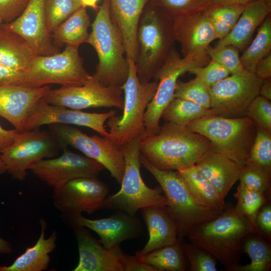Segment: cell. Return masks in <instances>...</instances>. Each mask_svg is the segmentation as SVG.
I'll use <instances>...</instances> for the list:
<instances>
[{
    "mask_svg": "<svg viewBox=\"0 0 271 271\" xmlns=\"http://www.w3.org/2000/svg\"><path fill=\"white\" fill-rule=\"evenodd\" d=\"M43 99L52 105L77 110L112 107L122 110L124 103L120 87L104 86L93 78L83 85L50 89Z\"/></svg>",
    "mask_w": 271,
    "mask_h": 271,
    "instance_id": "obj_14",
    "label": "cell"
},
{
    "mask_svg": "<svg viewBox=\"0 0 271 271\" xmlns=\"http://www.w3.org/2000/svg\"><path fill=\"white\" fill-rule=\"evenodd\" d=\"M255 234L249 221L235 207H229L218 216L194 227L187 237L226 268L232 271L241 259L242 244L248 234Z\"/></svg>",
    "mask_w": 271,
    "mask_h": 271,
    "instance_id": "obj_2",
    "label": "cell"
},
{
    "mask_svg": "<svg viewBox=\"0 0 271 271\" xmlns=\"http://www.w3.org/2000/svg\"><path fill=\"white\" fill-rule=\"evenodd\" d=\"M177 172L198 202L209 209L224 211L226 208L224 199L198 171L195 165Z\"/></svg>",
    "mask_w": 271,
    "mask_h": 271,
    "instance_id": "obj_29",
    "label": "cell"
},
{
    "mask_svg": "<svg viewBox=\"0 0 271 271\" xmlns=\"http://www.w3.org/2000/svg\"><path fill=\"white\" fill-rule=\"evenodd\" d=\"M90 25L86 8L81 7L54 30L51 34L53 42L57 47L63 44L79 47L87 42Z\"/></svg>",
    "mask_w": 271,
    "mask_h": 271,
    "instance_id": "obj_30",
    "label": "cell"
},
{
    "mask_svg": "<svg viewBox=\"0 0 271 271\" xmlns=\"http://www.w3.org/2000/svg\"><path fill=\"white\" fill-rule=\"evenodd\" d=\"M191 271H216V259L208 252L190 242L182 244Z\"/></svg>",
    "mask_w": 271,
    "mask_h": 271,
    "instance_id": "obj_43",
    "label": "cell"
},
{
    "mask_svg": "<svg viewBox=\"0 0 271 271\" xmlns=\"http://www.w3.org/2000/svg\"><path fill=\"white\" fill-rule=\"evenodd\" d=\"M7 172L6 168L2 158V154L0 152V176Z\"/></svg>",
    "mask_w": 271,
    "mask_h": 271,
    "instance_id": "obj_56",
    "label": "cell"
},
{
    "mask_svg": "<svg viewBox=\"0 0 271 271\" xmlns=\"http://www.w3.org/2000/svg\"><path fill=\"white\" fill-rule=\"evenodd\" d=\"M37 56L21 36L0 26V64L25 73Z\"/></svg>",
    "mask_w": 271,
    "mask_h": 271,
    "instance_id": "obj_28",
    "label": "cell"
},
{
    "mask_svg": "<svg viewBox=\"0 0 271 271\" xmlns=\"http://www.w3.org/2000/svg\"><path fill=\"white\" fill-rule=\"evenodd\" d=\"M81 6L86 8L90 7L92 8L96 12L99 9V7L97 5L98 0H80Z\"/></svg>",
    "mask_w": 271,
    "mask_h": 271,
    "instance_id": "obj_55",
    "label": "cell"
},
{
    "mask_svg": "<svg viewBox=\"0 0 271 271\" xmlns=\"http://www.w3.org/2000/svg\"><path fill=\"white\" fill-rule=\"evenodd\" d=\"M248 234L243 240L242 247L250 258L248 264L234 267L232 271H268L271 267V246L257 234Z\"/></svg>",
    "mask_w": 271,
    "mask_h": 271,
    "instance_id": "obj_32",
    "label": "cell"
},
{
    "mask_svg": "<svg viewBox=\"0 0 271 271\" xmlns=\"http://www.w3.org/2000/svg\"><path fill=\"white\" fill-rule=\"evenodd\" d=\"M60 146L50 131L37 128L19 131L12 145L1 152L6 171L13 178L23 181L29 170L54 156Z\"/></svg>",
    "mask_w": 271,
    "mask_h": 271,
    "instance_id": "obj_13",
    "label": "cell"
},
{
    "mask_svg": "<svg viewBox=\"0 0 271 271\" xmlns=\"http://www.w3.org/2000/svg\"><path fill=\"white\" fill-rule=\"evenodd\" d=\"M245 5L234 4L210 7L204 12L213 26L215 38L220 40L233 28Z\"/></svg>",
    "mask_w": 271,
    "mask_h": 271,
    "instance_id": "obj_35",
    "label": "cell"
},
{
    "mask_svg": "<svg viewBox=\"0 0 271 271\" xmlns=\"http://www.w3.org/2000/svg\"><path fill=\"white\" fill-rule=\"evenodd\" d=\"M13 251L10 242L0 236V254H9Z\"/></svg>",
    "mask_w": 271,
    "mask_h": 271,
    "instance_id": "obj_54",
    "label": "cell"
},
{
    "mask_svg": "<svg viewBox=\"0 0 271 271\" xmlns=\"http://www.w3.org/2000/svg\"><path fill=\"white\" fill-rule=\"evenodd\" d=\"M246 164L256 167L271 176V134L256 127L255 138Z\"/></svg>",
    "mask_w": 271,
    "mask_h": 271,
    "instance_id": "obj_38",
    "label": "cell"
},
{
    "mask_svg": "<svg viewBox=\"0 0 271 271\" xmlns=\"http://www.w3.org/2000/svg\"><path fill=\"white\" fill-rule=\"evenodd\" d=\"M246 116L253 121L256 127L271 134L270 100L259 95L248 106Z\"/></svg>",
    "mask_w": 271,
    "mask_h": 271,
    "instance_id": "obj_44",
    "label": "cell"
},
{
    "mask_svg": "<svg viewBox=\"0 0 271 271\" xmlns=\"http://www.w3.org/2000/svg\"><path fill=\"white\" fill-rule=\"evenodd\" d=\"M203 82L209 88L228 76L229 72L218 62L211 60L204 66L191 69L189 72Z\"/></svg>",
    "mask_w": 271,
    "mask_h": 271,
    "instance_id": "obj_45",
    "label": "cell"
},
{
    "mask_svg": "<svg viewBox=\"0 0 271 271\" xmlns=\"http://www.w3.org/2000/svg\"><path fill=\"white\" fill-rule=\"evenodd\" d=\"M137 42L134 64L137 76L141 82H148L154 78L174 48L172 17L149 3L139 23Z\"/></svg>",
    "mask_w": 271,
    "mask_h": 271,
    "instance_id": "obj_4",
    "label": "cell"
},
{
    "mask_svg": "<svg viewBox=\"0 0 271 271\" xmlns=\"http://www.w3.org/2000/svg\"><path fill=\"white\" fill-rule=\"evenodd\" d=\"M50 89L48 85L31 87L21 85L0 86V116L22 131L25 119L32 108Z\"/></svg>",
    "mask_w": 271,
    "mask_h": 271,
    "instance_id": "obj_22",
    "label": "cell"
},
{
    "mask_svg": "<svg viewBox=\"0 0 271 271\" xmlns=\"http://www.w3.org/2000/svg\"><path fill=\"white\" fill-rule=\"evenodd\" d=\"M50 131L61 146H70L100 163L121 183L125 168L121 147L111 138L89 136L77 128L63 124H49Z\"/></svg>",
    "mask_w": 271,
    "mask_h": 271,
    "instance_id": "obj_11",
    "label": "cell"
},
{
    "mask_svg": "<svg viewBox=\"0 0 271 271\" xmlns=\"http://www.w3.org/2000/svg\"><path fill=\"white\" fill-rule=\"evenodd\" d=\"M116 113L115 110L104 113L86 112L81 110L52 105L42 98L28 113L22 131L33 130L45 124L58 123L87 127L102 137H110L104 123Z\"/></svg>",
    "mask_w": 271,
    "mask_h": 271,
    "instance_id": "obj_16",
    "label": "cell"
},
{
    "mask_svg": "<svg viewBox=\"0 0 271 271\" xmlns=\"http://www.w3.org/2000/svg\"><path fill=\"white\" fill-rule=\"evenodd\" d=\"M270 13L271 0H256L245 5L233 28L215 46L231 45L239 50L243 49Z\"/></svg>",
    "mask_w": 271,
    "mask_h": 271,
    "instance_id": "obj_26",
    "label": "cell"
},
{
    "mask_svg": "<svg viewBox=\"0 0 271 271\" xmlns=\"http://www.w3.org/2000/svg\"><path fill=\"white\" fill-rule=\"evenodd\" d=\"M24 80V73L9 69L0 64V86L22 85Z\"/></svg>",
    "mask_w": 271,
    "mask_h": 271,
    "instance_id": "obj_48",
    "label": "cell"
},
{
    "mask_svg": "<svg viewBox=\"0 0 271 271\" xmlns=\"http://www.w3.org/2000/svg\"><path fill=\"white\" fill-rule=\"evenodd\" d=\"M3 23L2 19L0 18V26Z\"/></svg>",
    "mask_w": 271,
    "mask_h": 271,
    "instance_id": "obj_57",
    "label": "cell"
},
{
    "mask_svg": "<svg viewBox=\"0 0 271 271\" xmlns=\"http://www.w3.org/2000/svg\"><path fill=\"white\" fill-rule=\"evenodd\" d=\"M234 196L237 200L235 208L249 221L255 232L256 216L269 198L263 193L247 188L240 183Z\"/></svg>",
    "mask_w": 271,
    "mask_h": 271,
    "instance_id": "obj_36",
    "label": "cell"
},
{
    "mask_svg": "<svg viewBox=\"0 0 271 271\" xmlns=\"http://www.w3.org/2000/svg\"><path fill=\"white\" fill-rule=\"evenodd\" d=\"M19 130L6 129L0 125V152L9 147L14 142Z\"/></svg>",
    "mask_w": 271,
    "mask_h": 271,
    "instance_id": "obj_51",
    "label": "cell"
},
{
    "mask_svg": "<svg viewBox=\"0 0 271 271\" xmlns=\"http://www.w3.org/2000/svg\"><path fill=\"white\" fill-rule=\"evenodd\" d=\"M39 222L41 233L36 243L27 248L11 265H0V271H42L48 268L50 262L49 254L56 247L57 235L56 231H54L46 238V221L41 218Z\"/></svg>",
    "mask_w": 271,
    "mask_h": 271,
    "instance_id": "obj_27",
    "label": "cell"
},
{
    "mask_svg": "<svg viewBox=\"0 0 271 271\" xmlns=\"http://www.w3.org/2000/svg\"><path fill=\"white\" fill-rule=\"evenodd\" d=\"M79 47L66 45L62 52L49 56L37 55L24 73L21 85L39 87L49 84L81 86L93 77L83 66Z\"/></svg>",
    "mask_w": 271,
    "mask_h": 271,
    "instance_id": "obj_9",
    "label": "cell"
},
{
    "mask_svg": "<svg viewBox=\"0 0 271 271\" xmlns=\"http://www.w3.org/2000/svg\"><path fill=\"white\" fill-rule=\"evenodd\" d=\"M66 217L73 226H83L95 232L100 238V242L107 248L137 238L143 231L142 223L136 216L120 211H115L110 216L99 219H90L82 214Z\"/></svg>",
    "mask_w": 271,
    "mask_h": 271,
    "instance_id": "obj_19",
    "label": "cell"
},
{
    "mask_svg": "<svg viewBox=\"0 0 271 271\" xmlns=\"http://www.w3.org/2000/svg\"><path fill=\"white\" fill-rule=\"evenodd\" d=\"M263 80L245 69L220 80L209 88L211 103L207 114L246 116L248 106L259 95Z\"/></svg>",
    "mask_w": 271,
    "mask_h": 271,
    "instance_id": "obj_12",
    "label": "cell"
},
{
    "mask_svg": "<svg viewBox=\"0 0 271 271\" xmlns=\"http://www.w3.org/2000/svg\"><path fill=\"white\" fill-rule=\"evenodd\" d=\"M211 150L206 137L169 122L158 133L145 134L140 146L141 154L161 170L178 171L194 165Z\"/></svg>",
    "mask_w": 271,
    "mask_h": 271,
    "instance_id": "obj_1",
    "label": "cell"
},
{
    "mask_svg": "<svg viewBox=\"0 0 271 271\" xmlns=\"http://www.w3.org/2000/svg\"><path fill=\"white\" fill-rule=\"evenodd\" d=\"M208 109L194 102L174 97L164 110L161 117L166 122L186 127L207 115Z\"/></svg>",
    "mask_w": 271,
    "mask_h": 271,
    "instance_id": "obj_34",
    "label": "cell"
},
{
    "mask_svg": "<svg viewBox=\"0 0 271 271\" xmlns=\"http://www.w3.org/2000/svg\"><path fill=\"white\" fill-rule=\"evenodd\" d=\"M186 127L206 137L211 143V151L241 167L247 162L256 133V125L246 116L230 118L207 114Z\"/></svg>",
    "mask_w": 271,
    "mask_h": 271,
    "instance_id": "obj_5",
    "label": "cell"
},
{
    "mask_svg": "<svg viewBox=\"0 0 271 271\" xmlns=\"http://www.w3.org/2000/svg\"><path fill=\"white\" fill-rule=\"evenodd\" d=\"M145 136L138 137L121 146L125 168L121 188L116 193L107 195L101 208L136 216L139 210L145 207L166 206V199L160 186L150 188L141 174L140 146Z\"/></svg>",
    "mask_w": 271,
    "mask_h": 271,
    "instance_id": "obj_6",
    "label": "cell"
},
{
    "mask_svg": "<svg viewBox=\"0 0 271 271\" xmlns=\"http://www.w3.org/2000/svg\"><path fill=\"white\" fill-rule=\"evenodd\" d=\"M138 257L157 271H184L187 268V258L180 239L174 244Z\"/></svg>",
    "mask_w": 271,
    "mask_h": 271,
    "instance_id": "obj_31",
    "label": "cell"
},
{
    "mask_svg": "<svg viewBox=\"0 0 271 271\" xmlns=\"http://www.w3.org/2000/svg\"><path fill=\"white\" fill-rule=\"evenodd\" d=\"M195 166L224 199L239 180L241 168L226 157L211 151L204 155Z\"/></svg>",
    "mask_w": 271,
    "mask_h": 271,
    "instance_id": "obj_25",
    "label": "cell"
},
{
    "mask_svg": "<svg viewBox=\"0 0 271 271\" xmlns=\"http://www.w3.org/2000/svg\"><path fill=\"white\" fill-rule=\"evenodd\" d=\"M44 3L45 0H30L19 17L1 25L23 37L37 55L49 56L60 52L47 30Z\"/></svg>",
    "mask_w": 271,
    "mask_h": 271,
    "instance_id": "obj_18",
    "label": "cell"
},
{
    "mask_svg": "<svg viewBox=\"0 0 271 271\" xmlns=\"http://www.w3.org/2000/svg\"><path fill=\"white\" fill-rule=\"evenodd\" d=\"M271 176L259 168L246 164L241 168L239 181L247 188L270 196Z\"/></svg>",
    "mask_w": 271,
    "mask_h": 271,
    "instance_id": "obj_41",
    "label": "cell"
},
{
    "mask_svg": "<svg viewBox=\"0 0 271 271\" xmlns=\"http://www.w3.org/2000/svg\"><path fill=\"white\" fill-rule=\"evenodd\" d=\"M174 97L194 102L207 109L211 107L209 88L196 77L187 82L178 80Z\"/></svg>",
    "mask_w": 271,
    "mask_h": 271,
    "instance_id": "obj_39",
    "label": "cell"
},
{
    "mask_svg": "<svg viewBox=\"0 0 271 271\" xmlns=\"http://www.w3.org/2000/svg\"><path fill=\"white\" fill-rule=\"evenodd\" d=\"M30 0H0V18L3 23H10L19 17Z\"/></svg>",
    "mask_w": 271,
    "mask_h": 271,
    "instance_id": "obj_46",
    "label": "cell"
},
{
    "mask_svg": "<svg viewBox=\"0 0 271 271\" xmlns=\"http://www.w3.org/2000/svg\"><path fill=\"white\" fill-rule=\"evenodd\" d=\"M150 0H109L111 17L122 38L127 59L136 60L137 33L142 14Z\"/></svg>",
    "mask_w": 271,
    "mask_h": 271,
    "instance_id": "obj_23",
    "label": "cell"
},
{
    "mask_svg": "<svg viewBox=\"0 0 271 271\" xmlns=\"http://www.w3.org/2000/svg\"><path fill=\"white\" fill-rule=\"evenodd\" d=\"M254 73L262 79L271 77V53L257 63Z\"/></svg>",
    "mask_w": 271,
    "mask_h": 271,
    "instance_id": "obj_50",
    "label": "cell"
},
{
    "mask_svg": "<svg viewBox=\"0 0 271 271\" xmlns=\"http://www.w3.org/2000/svg\"><path fill=\"white\" fill-rule=\"evenodd\" d=\"M140 161L159 183L166 199L165 207L175 223L179 239L187 236L197 225L223 212L209 209L198 202L177 171L157 169L141 154Z\"/></svg>",
    "mask_w": 271,
    "mask_h": 271,
    "instance_id": "obj_7",
    "label": "cell"
},
{
    "mask_svg": "<svg viewBox=\"0 0 271 271\" xmlns=\"http://www.w3.org/2000/svg\"><path fill=\"white\" fill-rule=\"evenodd\" d=\"M259 95L269 100H271V78L270 77L263 79L261 84Z\"/></svg>",
    "mask_w": 271,
    "mask_h": 271,
    "instance_id": "obj_53",
    "label": "cell"
},
{
    "mask_svg": "<svg viewBox=\"0 0 271 271\" xmlns=\"http://www.w3.org/2000/svg\"><path fill=\"white\" fill-rule=\"evenodd\" d=\"M81 6L80 0H45L46 26L51 35L54 30Z\"/></svg>",
    "mask_w": 271,
    "mask_h": 271,
    "instance_id": "obj_37",
    "label": "cell"
},
{
    "mask_svg": "<svg viewBox=\"0 0 271 271\" xmlns=\"http://www.w3.org/2000/svg\"><path fill=\"white\" fill-rule=\"evenodd\" d=\"M141 211L149 239L135 255L143 256L154 250L174 244L179 240L175 223L165 207H147L141 209Z\"/></svg>",
    "mask_w": 271,
    "mask_h": 271,
    "instance_id": "obj_24",
    "label": "cell"
},
{
    "mask_svg": "<svg viewBox=\"0 0 271 271\" xmlns=\"http://www.w3.org/2000/svg\"><path fill=\"white\" fill-rule=\"evenodd\" d=\"M149 3L172 18L204 12L210 6V0H150Z\"/></svg>",
    "mask_w": 271,
    "mask_h": 271,
    "instance_id": "obj_40",
    "label": "cell"
},
{
    "mask_svg": "<svg viewBox=\"0 0 271 271\" xmlns=\"http://www.w3.org/2000/svg\"><path fill=\"white\" fill-rule=\"evenodd\" d=\"M172 18L174 38L181 46L183 57L208 55L206 49L216 38L205 13Z\"/></svg>",
    "mask_w": 271,
    "mask_h": 271,
    "instance_id": "obj_21",
    "label": "cell"
},
{
    "mask_svg": "<svg viewBox=\"0 0 271 271\" xmlns=\"http://www.w3.org/2000/svg\"><path fill=\"white\" fill-rule=\"evenodd\" d=\"M96 13L87 42L98 59L92 76L104 86L121 87L128 76L129 63L121 35L110 16L109 0H104Z\"/></svg>",
    "mask_w": 271,
    "mask_h": 271,
    "instance_id": "obj_3",
    "label": "cell"
},
{
    "mask_svg": "<svg viewBox=\"0 0 271 271\" xmlns=\"http://www.w3.org/2000/svg\"><path fill=\"white\" fill-rule=\"evenodd\" d=\"M104 169L99 162L64 149L60 156L43 159L31 170L38 178L56 188L75 179L97 177Z\"/></svg>",
    "mask_w": 271,
    "mask_h": 271,
    "instance_id": "obj_17",
    "label": "cell"
},
{
    "mask_svg": "<svg viewBox=\"0 0 271 271\" xmlns=\"http://www.w3.org/2000/svg\"><path fill=\"white\" fill-rule=\"evenodd\" d=\"M256 0H210V7L239 4L246 5Z\"/></svg>",
    "mask_w": 271,
    "mask_h": 271,
    "instance_id": "obj_52",
    "label": "cell"
},
{
    "mask_svg": "<svg viewBox=\"0 0 271 271\" xmlns=\"http://www.w3.org/2000/svg\"><path fill=\"white\" fill-rule=\"evenodd\" d=\"M271 15L269 14L259 26L257 34L241 57L243 67L253 73L257 63L270 53Z\"/></svg>",
    "mask_w": 271,
    "mask_h": 271,
    "instance_id": "obj_33",
    "label": "cell"
},
{
    "mask_svg": "<svg viewBox=\"0 0 271 271\" xmlns=\"http://www.w3.org/2000/svg\"><path fill=\"white\" fill-rule=\"evenodd\" d=\"M256 234L270 241L271 239V205L266 202L258 211L255 219Z\"/></svg>",
    "mask_w": 271,
    "mask_h": 271,
    "instance_id": "obj_47",
    "label": "cell"
},
{
    "mask_svg": "<svg viewBox=\"0 0 271 271\" xmlns=\"http://www.w3.org/2000/svg\"><path fill=\"white\" fill-rule=\"evenodd\" d=\"M73 227L79 252L78 263L73 271H123L124 253L120 245L107 248L87 228Z\"/></svg>",
    "mask_w": 271,
    "mask_h": 271,
    "instance_id": "obj_20",
    "label": "cell"
},
{
    "mask_svg": "<svg viewBox=\"0 0 271 271\" xmlns=\"http://www.w3.org/2000/svg\"><path fill=\"white\" fill-rule=\"evenodd\" d=\"M109 192L107 185L97 177L77 178L54 188L53 204L66 217L91 214L102 208Z\"/></svg>",
    "mask_w": 271,
    "mask_h": 271,
    "instance_id": "obj_15",
    "label": "cell"
},
{
    "mask_svg": "<svg viewBox=\"0 0 271 271\" xmlns=\"http://www.w3.org/2000/svg\"><path fill=\"white\" fill-rule=\"evenodd\" d=\"M239 51L237 48L231 45L214 47L209 46L206 49L211 60L219 63L231 74L244 69L240 61Z\"/></svg>",
    "mask_w": 271,
    "mask_h": 271,
    "instance_id": "obj_42",
    "label": "cell"
},
{
    "mask_svg": "<svg viewBox=\"0 0 271 271\" xmlns=\"http://www.w3.org/2000/svg\"><path fill=\"white\" fill-rule=\"evenodd\" d=\"M128 61V76L121 87L124 92L122 114L115 115L106 121L110 138L120 147L146 134L145 114L158 84L156 80L141 82L137 76L134 61L130 59Z\"/></svg>",
    "mask_w": 271,
    "mask_h": 271,
    "instance_id": "obj_8",
    "label": "cell"
},
{
    "mask_svg": "<svg viewBox=\"0 0 271 271\" xmlns=\"http://www.w3.org/2000/svg\"><path fill=\"white\" fill-rule=\"evenodd\" d=\"M209 61L210 57L208 55L181 57L174 47L171 50L154 78L158 81V84L145 114L146 135L156 134L159 131L162 114L175 97L174 92L179 77L191 69L204 66Z\"/></svg>",
    "mask_w": 271,
    "mask_h": 271,
    "instance_id": "obj_10",
    "label": "cell"
},
{
    "mask_svg": "<svg viewBox=\"0 0 271 271\" xmlns=\"http://www.w3.org/2000/svg\"><path fill=\"white\" fill-rule=\"evenodd\" d=\"M123 271H157L153 266L143 262L138 256L124 253L123 258Z\"/></svg>",
    "mask_w": 271,
    "mask_h": 271,
    "instance_id": "obj_49",
    "label": "cell"
}]
</instances>
